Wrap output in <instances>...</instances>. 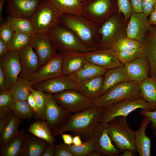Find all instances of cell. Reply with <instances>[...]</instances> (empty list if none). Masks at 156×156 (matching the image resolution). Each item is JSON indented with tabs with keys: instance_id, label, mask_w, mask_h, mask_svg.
Here are the masks:
<instances>
[{
	"instance_id": "obj_37",
	"label": "cell",
	"mask_w": 156,
	"mask_h": 156,
	"mask_svg": "<svg viewBox=\"0 0 156 156\" xmlns=\"http://www.w3.org/2000/svg\"><path fill=\"white\" fill-rule=\"evenodd\" d=\"M28 89L32 95L36 102L37 112L34 117L35 119L46 120L45 110L46 103V95L44 92L36 90L30 86Z\"/></svg>"
},
{
	"instance_id": "obj_58",
	"label": "cell",
	"mask_w": 156,
	"mask_h": 156,
	"mask_svg": "<svg viewBox=\"0 0 156 156\" xmlns=\"http://www.w3.org/2000/svg\"><path fill=\"white\" fill-rule=\"evenodd\" d=\"M135 153L131 150L127 149L121 153V156H135Z\"/></svg>"
},
{
	"instance_id": "obj_46",
	"label": "cell",
	"mask_w": 156,
	"mask_h": 156,
	"mask_svg": "<svg viewBox=\"0 0 156 156\" xmlns=\"http://www.w3.org/2000/svg\"><path fill=\"white\" fill-rule=\"evenodd\" d=\"M156 6V0H142V12L147 16H149L153 10Z\"/></svg>"
},
{
	"instance_id": "obj_57",
	"label": "cell",
	"mask_w": 156,
	"mask_h": 156,
	"mask_svg": "<svg viewBox=\"0 0 156 156\" xmlns=\"http://www.w3.org/2000/svg\"><path fill=\"white\" fill-rule=\"evenodd\" d=\"M83 142L80 136L78 135H75L73 137V144L78 146L81 144Z\"/></svg>"
},
{
	"instance_id": "obj_15",
	"label": "cell",
	"mask_w": 156,
	"mask_h": 156,
	"mask_svg": "<svg viewBox=\"0 0 156 156\" xmlns=\"http://www.w3.org/2000/svg\"><path fill=\"white\" fill-rule=\"evenodd\" d=\"M29 44L36 51L42 66L57 54L52 46L47 33L31 34Z\"/></svg>"
},
{
	"instance_id": "obj_12",
	"label": "cell",
	"mask_w": 156,
	"mask_h": 156,
	"mask_svg": "<svg viewBox=\"0 0 156 156\" xmlns=\"http://www.w3.org/2000/svg\"><path fill=\"white\" fill-rule=\"evenodd\" d=\"M113 11L111 0H93L86 3H82L81 15L101 25Z\"/></svg>"
},
{
	"instance_id": "obj_47",
	"label": "cell",
	"mask_w": 156,
	"mask_h": 156,
	"mask_svg": "<svg viewBox=\"0 0 156 156\" xmlns=\"http://www.w3.org/2000/svg\"><path fill=\"white\" fill-rule=\"evenodd\" d=\"M140 115L141 116L147 118L152 122V128H156V109L152 111L142 110Z\"/></svg>"
},
{
	"instance_id": "obj_61",
	"label": "cell",
	"mask_w": 156,
	"mask_h": 156,
	"mask_svg": "<svg viewBox=\"0 0 156 156\" xmlns=\"http://www.w3.org/2000/svg\"><path fill=\"white\" fill-rule=\"evenodd\" d=\"M152 129L153 134L156 138V128H152Z\"/></svg>"
},
{
	"instance_id": "obj_29",
	"label": "cell",
	"mask_w": 156,
	"mask_h": 156,
	"mask_svg": "<svg viewBox=\"0 0 156 156\" xmlns=\"http://www.w3.org/2000/svg\"><path fill=\"white\" fill-rule=\"evenodd\" d=\"M27 135L24 130H19L18 135L0 150V156H21Z\"/></svg>"
},
{
	"instance_id": "obj_26",
	"label": "cell",
	"mask_w": 156,
	"mask_h": 156,
	"mask_svg": "<svg viewBox=\"0 0 156 156\" xmlns=\"http://www.w3.org/2000/svg\"><path fill=\"white\" fill-rule=\"evenodd\" d=\"M123 66L107 70L104 75L103 82L99 97L116 85L122 82L130 81Z\"/></svg>"
},
{
	"instance_id": "obj_49",
	"label": "cell",
	"mask_w": 156,
	"mask_h": 156,
	"mask_svg": "<svg viewBox=\"0 0 156 156\" xmlns=\"http://www.w3.org/2000/svg\"><path fill=\"white\" fill-rule=\"evenodd\" d=\"M55 145L54 143H48L42 156H55Z\"/></svg>"
},
{
	"instance_id": "obj_14",
	"label": "cell",
	"mask_w": 156,
	"mask_h": 156,
	"mask_svg": "<svg viewBox=\"0 0 156 156\" xmlns=\"http://www.w3.org/2000/svg\"><path fill=\"white\" fill-rule=\"evenodd\" d=\"M88 62L106 70L122 66L117 53L112 48L97 50L83 54Z\"/></svg>"
},
{
	"instance_id": "obj_51",
	"label": "cell",
	"mask_w": 156,
	"mask_h": 156,
	"mask_svg": "<svg viewBox=\"0 0 156 156\" xmlns=\"http://www.w3.org/2000/svg\"><path fill=\"white\" fill-rule=\"evenodd\" d=\"M27 101L31 108L36 114L37 112V107L34 97L30 92L27 96Z\"/></svg>"
},
{
	"instance_id": "obj_23",
	"label": "cell",
	"mask_w": 156,
	"mask_h": 156,
	"mask_svg": "<svg viewBox=\"0 0 156 156\" xmlns=\"http://www.w3.org/2000/svg\"><path fill=\"white\" fill-rule=\"evenodd\" d=\"M106 71L88 62L78 70L68 76L71 80L80 86L95 77L104 75Z\"/></svg>"
},
{
	"instance_id": "obj_21",
	"label": "cell",
	"mask_w": 156,
	"mask_h": 156,
	"mask_svg": "<svg viewBox=\"0 0 156 156\" xmlns=\"http://www.w3.org/2000/svg\"><path fill=\"white\" fill-rule=\"evenodd\" d=\"M42 0H8L7 9L10 16L30 18Z\"/></svg>"
},
{
	"instance_id": "obj_62",
	"label": "cell",
	"mask_w": 156,
	"mask_h": 156,
	"mask_svg": "<svg viewBox=\"0 0 156 156\" xmlns=\"http://www.w3.org/2000/svg\"><path fill=\"white\" fill-rule=\"evenodd\" d=\"M82 0V1H86V0Z\"/></svg>"
},
{
	"instance_id": "obj_50",
	"label": "cell",
	"mask_w": 156,
	"mask_h": 156,
	"mask_svg": "<svg viewBox=\"0 0 156 156\" xmlns=\"http://www.w3.org/2000/svg\"><path fill=\"white\" fill-rule=\"evenodd\" d=\"M142 0H130L134 12H142Z\"/></svg>"
},
{
	"instance_id": "obj_2",
	"label": "cell",
	"mask_w": 156,
	"mask_h": 156,
	"mask_svg": "<svg viewBox=\"0 0 156 156\" xmlns=\"http://www.w3.org/2000/svg\"><path fill=\"white\" fill-rule=\"evenodd\" d=\"M59 23L72 31L85 45L98 49L101 37L99 24L82 15L68 14H61Z\"/></svg>"
},
{
	"instance_id": "obj_22",
	"label": "cell",
	"mask_w": 156,
	"mask_h": 156,
	"mask_svg": "<svg viewBox=\"0 0 156 156\" xmlns=\"http://www.w3.org/2000/svg\"><path fill=\"white\" fill-rule=\"evenodd\" d=\"M146 33L142 47L149 62L151 77L156 78V25H151Z\"/></svg>"
},
{
	"instance_id": "obj_18",
	"label": "cell",
	"mask_w": 156,
	"mask_h": 156,
	"mask_svg": "<svg viewBox=\"0 0 156 156\" xmlns=\"http://www.w3.org/2000/svg\"><path fill=\"white\" fill-rule=\"evenodd\" d=\"M19 57L21 66L20 76L30 81L40 68L39 57L29 44L19 51Z\"/></svg>"
},
{
	"instance_id": "obj_42",
	"label": "cell",
	"mask_w": 156,
	"mask_h": 156,
	"mask_svg": "<svg viewBox=\"0 0 156 156\" xmlns=\"http://www.w3.org/2000/svg\"><path fill=\"white\" fill-rule=\"evenodd\" d=\"M15 33L7 22H2L0 26V38L7 45L12 39Z\"/></svg>"
},
{
	"instance_id": "obj_1",
	"label": "cell",
	"mask_w": 156,
	"mask_h": 156,
	"mask_svg": "<svg viewBox=\"0 0 156 156\" xmlns=\"http://www.w3.org/2000/svg\"><path fill=\"white\" fill-rule=\"evenodd\" d=\"M103 107H92L72 114L67 123L62 127L52 130L54 136L71 131L85 141L90 140L91 132L100 122Z\"/></svg>"
},
{
	"instance_id": "obj_44",
	"label": "cell",
	"mask_w": 156,
	"mask_h": 156,
	"mask_svg": "<svg viewBox=\"0 0 156 156\" xmlns=\"http://www.w3.org/2000/svg\"><path fill=\"white\" fill-rule=\"evenodd\" d=\"M14 99L9 90H4L0 93V108L9 107Z\"/></svg>"
},
{
	"instance_id": "obj_54",
	"label": "cell",
	"mask_w": 156,
	"mask_h": 156,
	"mask_svg": "<svg viewBox=\"0 0 156 156\" xmlns=\"http://www.w3.org/2000/svg\"><path fill=\"white\" fill-rule=\"evenodd\" d=\"M5 82V78L3 71L0 66V92L4 90Z\"/></svg>"
},
{
	"instance_id": "obj_31",
	"label": "cell",
	"mask_w": 156,
	"mask_h": 156,
	"mask_svg": "<svg viewBox=\"0 0 156 156\" xmlns=\"http://www.w3.org/2000/svg\"><path fill=\"white\" fill-rule=\"evenodd\" d=\"M139 84L142 99L156 109V78L148 77Z\"/></svg>"
},
{
	"instance_id": "obj_11",
	"label": "cell",
	"mask_w": 156,
	"mask_h": 156,
	"mask_svg": "<svg viewBox=\"0 0 156 156\" xmlns=\"http://www.w3.org/2000/svg\"><path fill=\"white\" fill-rule=\"evenodd\" d=\"M45 93L47 99L45 110L46 122L51 130L59 129L67 123L72 114L57 103L53 94Z\"/></svg>"
},
{
	"instance_id": "obj_32",
	"label": "cell",
	"mask_w": 156,
	"mask_h": 156,
	"mask_svg": "<svg viewBox=\"0 0 156 156\" xmlns=\"http://www.w3.org/2000/svg\"><path fill=\"white\" fill-rule=\"evenodd\" d=\"M52 4L62 14L81 15L82 0H44Z\"/></svg>"
},
{
	"instance_id": "obj_5",
	"label": "cell",
	"mask_w": 156,
	"mask_h": 156,
	"mask_svg": "<svg viewBox=\"0 0 156 156\" xmlns=\"http://www.w3.org/2000/svg\"><path fill=\"white\" fill-rule=\"evenodd\" d=\"M127 117L118 116L108 124V133L113 144L121 153L129 149L135 153L137 152L134 142V131L127 121Z\"/></svg>"
},
{
	"instance_id": "obj_38",
	"label": "cell",
	"mask_w": 156,
	"mask_h": 156,
	"mask_svg": "<svg viewBox=\"0 0 156 156\" xmlns=\"http://www.w3.org/2000/svg\"><path fill=\"white\" fill-rule=\"evenodd\" d=\"M31 35L29 34L15 32L13 38L7 45L8 51L12 50L20 51L29 44Z\"/></svg>"
},
{
	"instance_id": "obj_55",
	"label": "cell",
	"mask_w": 156,
	"mask_h": 156,
	"mask_svg": "<svg viewBox=\"0 0 156 156\" xmlns=\"http://www.w3.org/2000/svg\"><path fill=\"white\" fill-rule=\"evenodd\" d=\"M7 51V45L0 38V57L6 53Z\"/></svg>"
},
{
	"instance_id": "obj_52",
	"label": "cell",
	"mask_w": 156,
	"mask_h": 156,
	"mask_svg": "<svg viewBox=\"0 0 156 156\" xmlns=\"http://www.w3.org/2000/svg\"><path fill=\"white\" fill-rule=\"evenodd\" d=\"M62 138L64 141V143L67 145L73 144V137L69 134H64L62 133L61 134Z\"/></svg>"
},
{
	"instance_id": "obj_13",
	"label": "cell",
	"mask_w": 156,
	"mask_h": 156,
	"mask_svg": "<svg viewBox=\"0 0 156 156\" xmlns=\"http://www.w3.org/2000/svg\"><path fill=\"white\" fill-rule=\"evenodd\" d=\"M19 51H8L0 57V66L2 68L5 78L4 90H9L11 87L17 81L21 72L19 57Z\"/></svg>"
},
{
	"instance_id": "obj_48",
	"label": "cell",
	"mask_w": 156,
	"mask_h": 156,
	"mask_svg": "<svg viewBox=\"0 0 156 156\" xmlns=\"http://www.w3.org/2000/svg\"><path fill=\"white\" fill-rule=\"evenodd\" d=\"M13 114L12 111L5 115L0 118V133L8 124L11 120Z\"/></svg>"
},
{
	"instance_id": "obj_30",
	"label": "cell",
	"mask_w": 156,
	"mask_h": 156,
	"mask_svg": "<svg viewBox=\"0 0 156 156\" xmlns=\"http://www.w3.org/2000/svg\"><path fill=\"white\" fill-rule=\"evenodd\" d=\"M104 75L95 77L80 86L79 91L93 102L99 96Z\"/></svg>"
},
{
	"instance_id": "obj_35",
	"label": "cell",
	"mask_w": 156,
	"mask_h": 156,
	"mask_svg": "<svg viewBox=\"0 0 156 156\" xmlns=\"http://www.w3.org/2000/svg\"><path fill=\"white\" fill-rule=\"evenodd\" d=\"M6 22L15 32L33 34V25L30 18L9 16L7 17Z\"/></svg>"
},
{
	"instance_id": "obj_34",
	"label": "cell",
	"mask_w": 156,
	"mask_h": 156,
	"mask_svg": "<svg viewBox=\"0 0 156 156\" xmlns=\"http://www.w3.org/2000/svg\"><path fill=\"white\" fill-rule=\"evenodd\" d=\"M32 86L30 81L20 76L11 87L9 91L14 99L19 101H26L30 92L28 88Z\"/></svg>"
},
{
	"instance_id": "obj_59",
	"label": "cell",
	"mask_w": 156,
	"mask_h": 156,
	"mask_svg": "<svg viewBox=\"0 0 156 156\" xmlns=\"http://www.w3.org/2000/svg\"><path fill=\"white\" fill-rule=\"evenodd\" d=\"M6 0H0V22L2 21V11L3 4Z\"/></svg>"
},
{
	"instance_id": "obj_19",
	"label": "cell",
	"mask_w": 156,
	"mask_h": 156,
	"mask_svg": "<svg viewBox=\"0 0 156 156\" xmlns=\"http://www.w3.org/2000/svg\"><path fill=\"white\" fill-rule=\"evenodd\" d=\"M123 67L129 80L138 83L148 77L150 71L149 62L144 53L139 57L126 62Z\"/></svg>"
},
{
	"instance_id": "obj_45",
	"label": "cell",
	"mask_w": 156,
	"mask_h": 156,
	"mask_svg": "<svg viewBox=\"0 0 156 156\" xmlns=\"http://www.w3.org/2000/svg\"><path fill=\"white\" fill-rule=\"evenodd\" d=\"M55 156H73L68 146L60 142L55 145Z\"/></svg>"
},
{
	"instance_id": "obj_17",
	"label": "cell",
	"mask_w": 156,
	"mask_h": 156,
	"mask_svg": "<svg viewBox=\"0 0 156 156\" xmlns=\"http://www.w3.org/2000/svg\"><path fill=\"white\" fill-rule=\"evenodd\" d=\"M63 60V55L57 54L40 67L30 81L32 85L62 75Z\"/></svg>"
},
{
	"instance_id": "obj_28",
	"label": "cell",
	"mask_w": 156,
	"mask_h": 156,
	"mask_svg": "<svg viewBox=\"0 0 156 156\" xmlns=\"http://www.w3.org/2000/svg\"><path fill=\"white\" fill-rule=\"evenodd\" d=\"M21 119L14 112L10 121L0 133V150H1L19 133V125Z\"/></svg>"
},
{
	"instance_id": "obj_27",
	"label": "cell",
	"mask_w": 156,
	"mask_h": 156,
	"mask_svg": "<svg viewBox=\"0 0 156 156\" xmlns=\"http://www.w3.org/2000/svg\"><path fill=\"white\" fill-rule=\"evenodd\" d=\"M48 143L32 134L27 135L21 156H42Z\"/></svg>"
},
{
	"instance_id": "obj_40",
	"label": "cell",
	"mask_w": 156,
	"mask_h": 156,
	"mask_svg": "<svg viewBox=\"0 0 156 156\" xmlns=\"http://www.w3.org/2000/svg\"><path fill=\"white\" fill-rule=\"evenodd\" d=\"M68 146L73 156H87L94 151L92 142L90 139L85 141L79 145L72 144Z\"/></svg>"
},
{
	"instance_id": "obj_20",
	"label": "cell",
	"mask_w": 156,
	"mask_h": 156,
	"mask_svg": "<svg viewBox=\"0 0 156 156\" xmlns=\"http://www.w3.org/2000/svg\"><path fill=\"white\" fill-rule=\"evenodd\" d=\"M33 85L35 90L54 94L68 89H73L79 91L80 89V86L71 80L68 76L63 75L38 83Z\"/></svg>"
},
{
	"instance_id": "obj_36",
	"label": "cell",
	"mask_w": 156,
	"mask_h": 156,
	"mask_svg": "<svg viewBox=\"0 0 156 156\" xmlns=\"http://www.w3.org/2000/svg\"><path fill=\"white\" fill-rule=\"evenodd\" d=\"M9 107L21 119L29 120L34 118L36 115V113L29 105L27 101H21L14 99Z\"/></svg>"
},
{
	"instance_id": "obj_60",
	"label": "cell",
	"mask_w": 156,
	"mask_h": 156,
	"mask_svg": "<svg viewBox=\"0 0 156 156\" xmlns=\"http://www.w3.org/2000/svg\"><path fill=\"white\" fill-rule=\"evenodd\" d=\"M88 156H101V155L98 152L95 151L91 152Z\"/></svg>"
},
{
	"instance_id": "obj_7",
	"label": "cell",
	"mask_w": 156,
	"mask_h": 156,
	"mask_svg": "<svg viewBox=\"0 0 156 156\" xmlns=\"http://www.w3.org/2000/svg\"><path fill=\"white\" fill-rule=\"evenodd\" d=\"M138 109L148 111L156 109L143 99L123 100L103 107L100 122L108 123L116 117H127Z\"/></svg>"
},
{
	"instance_id": "obj_4",
	"label": "cell",
	"mask_w": 156,
	"mask_h": 156,
	"mask_svg": "<svg viewBox=\"0 0 156 156\" xmlns=\"http://www.w3.org/2000/svg\"><path fill=\"white\" fill-rule=\"evenodd\" d=\"M142 99L139 83L133 81L120 82L114 86L93 103V107H104L119 101Z\"/></svg>"
},
{
	"instance_id": "obj_8",
	"label": "cell",
	"mask_w": 156,
	"mask_h": 156,
	"mask_svg": "<svg viewBox=\"0 0 156 156\" xmlns=\"http://www.w3.org/2000/svg\"><path fill=\"white\" fill-rule=\"evenodd\" d=\"M53 95L59 105L72 114L93 107V102L77 90L68 89Z\"/></svg>"
},
{
	"instance_id": "obj_3",
	"label": "cell",
	"mask_w": 156,
	"mask_h": 156,
	"mask_svg": "<svg viewBox=\"0 0 156 156\" xmlns=\"http://www.w3.org/2000/svg\"><path fill=\"white\" fill-rule=\"evenodd\" d=\"M47 34L52 46L60 54H84L96 50L85 45L72 31L59 23L48 32Z\"/></svg>"
},
{
	"instance_id": "obj_25",
	"label": "cell",
	"mask_w": 156,
	"mask_h": 156,
	"mask_svg": "<svg viewBox=\"0 0 156 156\" xmlns=\"http://www.w3.org/2000/svg\"><path fill=\"white\" fill-rule=\"evenodd\" d=\"M62 55L63 75L68 76L76 72L88 62L83 53H70Z\"/></svg>"
},
{
	"instance_id": "obj_24",
	"label": "cell",
	"mask_w": 156,
	"mask_h": 156,
	"mask_svg": "<svg viewBox=\"0 0 156 156\" xmlns=\"http://www.w3.org/2000/svg\"><path fill=\"white\" fill-rule=\"evenodd\" d=\"M139 129L134 131V142L137 152L140 156H151V139L146 135V127L150 120L144 117Z\"/></svg>"
},
{
	"instance_id": "obj_39",
	"label": "cell",
	"mask_w": 156,
	"mask_h": 156,
	"mask_svg": "<svg viewBox=\"0 0 156 156\" xmlns=\"http://www.w3.org/2000/svg\"><path fill=\"white\" fill-rule=\"evenodd\" d=\"M142 46V44L139 42L125 36L114 42L110 48L117 53L129 49L139 48Z\"/></svg>"
},
{
	"instance_id": "obj_33",
	"label": "cell",
	"mask_w": 156,
	"mask_h": 156,
	"mask_svg": "<svg viewBox=\"0 0 156 156\" xmlns=\"http://www.w3.org/2000/svg\"><path fill=\"white\" fill-rule=\"evenodd\" d=\"M50 130L47 122L42 120L33 122L28 129L31 134L49 143H54L55 141V138Z\"/></svg>"
},
{
	"instance_id": "obj_16",
	"label": "cell",
	"mask_w": 156,
	"mask_h": 156,
	"mask_svg": "<svg viewBox=\"0 0 156 156\" xmlns=\"http://www.w3.org/2000/svg\"><path fill=\"white\" fill-rule=\"evenodd\" d=\"M147 17L143 12H133L126 27V36L142 44L147 32L151 27Z\"/></svg>"
},
{
	"instance_id": "obj_41",
	"label": "cell",
	"mask_w": 156,
	"mask_h": 156,
	"mask_svg": "<svg viewBox=\"0 0 156 156\" xmlns=\"http://www.w3.org/2000/svg\"><path fill=\"white\" fill-rule=\"evenodd\" d=\"M116 53L118 59L124 64L129 61L139 57L144 53L142 46L139 48L123 50Z\"/></svg>"
},
{
	"instance_id": "obj_6",
	"label": "cell",
	"mask_w": 156,
	"mask_h": 156,
	"mask_svg": "<svg viewBox=\"0 0 156 156\" xmlns=\"http://www.w3.org/2000/svg\"><path fill=\"white\" fill-rule=\"evenodd\" d=\"M62 14L50 3L42 0L30 18L33 33H47L59 23Z\"/></svg>"
},
{
	"instance_id": "obj_43",
	"label": "cell",
	"mask_w": 156,
	"mask_h": 156,
	"mask_svg": "<svg viewBox=\"0 0 156 156\" xmlns=\"http://www.w3.org/2000/svg\"><path fill=\"white\" fill-rule=\"evenodd\" d=\"M117 0L118 12L123 14L125 21L128 20L134 12L130 0Z\"/></svg>"
},
{
	"instance_id": "obj_10",
	"label": "cell",
	"mask_w": 156,
	"mask_h": 156,
	"mask_svg": "<svg viewBox=\"0 0 156 156\" xmlns=\"http://www.w3.org/2000/svg\"><path fill=\"white\" fill-rule=\"evenodd\" d=\"M108 123L99 122L92 131L90 139L94 151L101 156H119L121 153L113 143L108 133Z\"/></svg>"
},
{
	"instance_id": "obj_9",
	"label": "cell",
	"mask_w": 156,
	"mask_h": 156,
	"mask_svg": "<svg viewBox=\"0 0 156 156\" xmlns=\"http://www.w3.org/2000/svg\"><path fill=\"white\" fill-rule=\"evenodd\" d=\"M126 28L117 16H111L100 26L98 47L110 48L115 41L126 36Z\"/></svg>"
},
{
	"instance_id": "obj_53",
	"label": "cell",
	"mask_w": 156,
	"mask_h": 156,
	"mask_svg": "<svg viewBox=\"0 0 156 156\" xmlns=\"http://www.w3.org/2000/svg\"><path fill=\"white\" fill-rule=\"evenodd\" d=\"M148 19V22L151 25H156V6L153 9Z\"/></svg>"
},
{
	"instance_id": "obj_56",
	"label": "cell",
	"mask_w": 156,
	"mask_h": 156,
	"mask_svg": "<svg viewBox=\"0 0 156 156\" xmlns=\"http://www.w3.org/2000/svg\"><path fill=\"white\" fill-rule=\"evenodd\" d=\"M12 111L9 107L0 108V118L8 114Z\"/></svg>"
}]
</instances>
